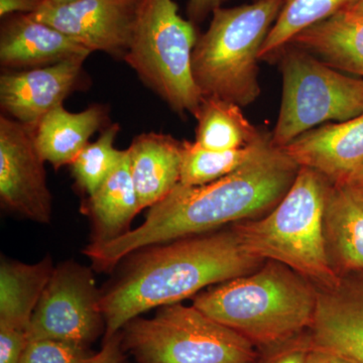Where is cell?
<instances>
[{
  "instance_id": "obj_1",
  "label": "cell",
  "mask_w": 363,
  "mask_h": 363,
  "mask_svg": "<svg viewBox=\"0 0 363 363\" xmlns=\"http://www.w3.org/2000/svg\"><path fill=\"white\" fill-rule=\"evenodd\" d=\"M298 169L297 162L272 145L218 180L199 186L179 183L149 208L142 225L109 242L89 243L83 252L97 271L111 272L143 248L255 219L278 205Z\"/></svg>"
},
{
  "instance_id": "obj_2",
  "label": "cell",
  "mask_w": 363,
  "mask_h": 363,
  "mask_svg": "<svg viewBox=\"0 0 363 363\" xmlns=\"http://www.w3.org/2000/svg\"><path fill=\"white\" fill-rule=\"evenodd\" d=\"M126 259L100 296L106 325L104 340L149 310L194 298L210 286L250 274L264 262L243 247L233 224L150 245Z\"/></svg>"
},
{
  "instance_id": "obj_3",
  "label": "cell",
  "mask_w": 363,
  "mask_h": 363,
  "mask_svg": "<svg viewBox=\"0 0 363 363\" xmlns=\"http://www.w3.org/2000/svg\"><path fill=\"white\" fill-rule=\"evenodd\" d=\"M193 306L264 350L309 330L317 289L291 267L264 260L250 274L202 291Z\"/></svg>"
},
{
  "instance_id": "obj_4",
  "label": "cell",
  "mask_w": 363,
  "mask_h": 363,
  "mask_svg": "<svg viewBox=\"0 0 363 363\" xmlns=\"http://www.w3.org/2000/svg\"><path fill=\"white\" fill-rule=\"evenodd\" d=\"M330 182L300 167L293 185L276 207L259 219L233 224L243 247L262 260H274L316 286L338 281L327 250L324 209Z\"/></svg>"
},
{
  "instance_id": "obj_5",
  "label": "cell",
  "mask_w": 363,
  "mask_h": 363,
  "mask_svg": "<svg viewBox=\"0 0 363 363\" xmlns=\"http://www.w3.org/2000/svg\"><path fill=\"white\" fill-rule=\"evenodd\" d=\"M284 1L257 0L215 9L192 57L193 75L203 97L219 98L240 107L259 98L260 50Z\"/></svg>"
},
{
  "instance_id": "obj_6",
  "label": "cell",
  "mask_w": 363,
  "mask_h": 363,
  "mask_svg": "<svg viewBox=\"0 0 363 363\" xmlns=\"http://www.w3.org/2000/svg\"><path fill=\"white\" fill-rule=\"evenodd\" d=\"M199 35L196 25L182 18L174 0H140L130 50L123 61L182 116H195L204 98L192 69Z\"/></svg>"
},
{
  "instance_id": "obj_7",
  "label": "cell",
  "mask_w": 363,
  "mask_h": 363,
  "mask_svg": "<svg viewBox=\"0 0 363 363\" xmlns=\"http://www.w3.org/2000/svg\"><path fill=\"white\" fill-rule=\"evenodd\" d=\"M121 343L136 363H259L262 352L240 333L194 306H162L130 320Z\"/></svg>"
},
{
  "instance_id": "obj_8",
  "label": "cell",
  "mask_w": 363,
  "mask_h": 363,
  "mask_svg": "<svg viewBox=\"0 0 363 363\" xmlns=\"http://www.w3.org/2000/svg\"><path fill=\"white\" fill-rule=\"evenodd\" d=\"M283 97L274 147L283 149L307 131L363 113V78L327 65L311 52L288 45L281 52Z\"/></svg>"
},
{
  "instance_id": "obj_9",
  "label": "cell",
  "mask_w": 363,
  "mask_h": 363,
  "mask_svg": "<svg viewBox=\"0 0 363 363\" xmlns=\"http://www.w3.org/2000/svg\"><path fill=\"white\" fill-rule=\"evenodd\" d=\"M90 269L68 260L55 267L26 330L28 340L52 339L90 347L105 334V319Z\"/></svg>"
},
{
  "instance_id": "obj_10",
  "label": "cell",
  "mask_w": 363,
  "mask_h": 363,
  "mask_svg": "<svg viewBox=\"0 0 363 363\" xmlns=\"http://www.w3.org/2000/svg\"><path fill=\"white\" fill-rule=\"evenodd\" d=\"M35 128L0 116V202L2 208L38 223L52 219V195Z\"/></svg>"
},
{
  "instance_id": "obj_11",
  "label": "cell",
  "mask_w": 363,
  "mask_h": 363,
  "mask_svg": "<svg viewBox=\"0 0 363 363\" xmlns=\"http://www.w3.org/2000/svg\"><path fill=\"white\" fill-rule=\"evenodd\" d=\"M140 0H75L62 6H43L32 13L91 52L124 60L130 50Z\"/></svg>"
},
{
  "instance_id": "obj_12",
  "label": "cell",
  "mask_w": 363,
  "mask_h": 363,
  "mask_svg": "<svg viewBox=\"0 0 363 363\" xmlns=\"http://www.w3.org/2000/svg\"><path fill=\"white\" fill-rule=\"evenodd\" d=\"M85 57L55 65L21 71H2L0 106L6 116L35 128L40 119L78 90L87 87Z\"/></svg>"
},
{
  "instance_id": "obj_13",
  "label": "cell",
  "mask_w": 363,
  "mask_h": 363,
  "mask_svg": "<svg viewBox=\"0 0 363 363\" xmlns=\"http://www.w3.org/2000/svg\"><path fill=\"white\" fill-rule=\"evenodd\" d=\"M316 289V312L308 330L312 347L363 363V272H346L333 286Z\"/></svg>"
},
{
  "instance_id": "obj_14",
  "label": "cell",
  "mask_w": 363,
  "mask_h": 363,
  "mask_svg": "<svg viewBox=\"0 0 363 363\" xmlns=\"http://www.w3.org/2000/svg\"><path fill=\"white\" fill-rule=\"evenodd\" d=\"M91 51L54 26L35 20L32 13H14L1 18L0 64L4 70L42 68Z\"/></svg>"
},
{
  "instance_id": "obj_15",
  "label": "cell",
  "mask_w": 363,
  "mask_h": 363,
  "mask_svg": "<svg viewBox=\"0 0 363 363\" xmlns=\"http://www.w3.org/2000/svg\"><path fill=\"white\" fill-rule=\"evenodd\" d=\"M281 150L298 166L340 183L363 162V113L313 128Z\"/></svg>"
},
{
  "instance_id": "obj_16",
  "label": "cell",
  "mask_w": 363,
  "mask_h": 363,
  "mask_svg": "<svg viewBox=\"0 0 363 363\" xmlns=\"http://www.w3.org/2000/svg\"><path fill=\"white\" fill-rule=\"evenodd\" d=\"M140 210L156 205L180 183L183 142L164 133H142L128 147Z\"/></svg>"
},
{
  "instance_id": "obj_17",
  "label": "cell",
  "mask_w": 363,
  "mask_h": 363,
  "mask_svg": "<svg viewBox=\"0 0 363 363\" xmlns=\"http://www.w3.org/2000/svg\"><path fill=\"white\" fill-rule=\"evenodd\" d=\"M108 121V108L104 105L93 104L76 113L60 105L35 126V147L42 159L58 169L71 164L91 136L111 125Z\"/></svg>"
},
{
  "instance_id": "obj_18",
  "label": "cell",
  "mask_w": 363,
  "mask_h": 363,
  "mask_svg": "<svg viewBox=\"0 0 363 363\" xmlns=\"http://www.w3.org/2000/svg\"><path fill=\"white\" fill-rule=\"evenodd\" d=\"M324 233L332 266L339 276L363 272V201L341 184H329Z\"/></svg>"
},
{
  "instance_id": "obj_19",
  "label": "cell",
  "mask_w": 363,
  "mask_h": 363,
  "mask_svg": "<svg viewBox=\"0 0 363 363\" xmlns=\"http://www.w3.org/2000/svg\"><path fill=\"white\" fill-rule=\"evenodd\" d=\"M83 210L92 222L90 243L109 242L131 230L130 224L140 213V202L130 172V152L116 171L88 196Z\"/></svg>"
},
{
  "instance_id": "obj_20",
  "label": "cell",
  "mask_w": 363,
  "mask_h": 363,
  "mask_svg": "<svg viewBox=\"0 0 363 363\" xmlns=\"http://www.w3.org/2000/svg\"><path fill=\"white\" fill-rule=\"evenodd\" d=\"M289 45L311 52L339 71L363 78V16L340 11L298 33Z\"/></svg>"
},
{
  "instance_id": "obj_21",
  "label": "cell",
  "mask_w": 363,
  "mask_h": 363,
  "mask_svg": "<svg viewBox=\"0 0 363 363\" xmlns=\"http://www.w3.org/2000/svg\"><path fill=\"white\" fill-rule=\"evenodd\" d=\"M55 267L47 257L35 264L6 259L0 262V327L28 330Z\"/></svg>"
},
{
  "instance_id": "obj_22",
  "label": "cell",
  "mask_w": 363,
  "mask_h": 363,
  "mask_svg": "<svg viewBox=\"0 0 363 363\" xmlns=\"http://www.w3.org/2000/svg\"><path fill=\"white\" fill-rule=\"evenodd\" d=\"M194 117L197 119L195 143L203 149H242L259 142L267 133L252 125L238 104L219 98H203Z\"/></svg>"
},
{
  "instance_id": "obj_23",
  "label": "cell",
  "mask_w": 363,
  "mask_h": 363,
  "mask_svg": "<svg viewBox=\"0 0 363 363\" xmlns=\"http://www.w3.org/2000/svg\"><path fill=\"white\" fill-rule=\"evenodd\" d=\"M272 147L269 133L253 145L230 150L203 149L195 142L184 140L180 184L199 186L218 180L238 171Z\"/></svg>"
},
{
  "instance_id": "obj_24",
  "label": "cell",
  "mask_w": 363,
  "mask_h": 363,
  "mask_svg": "<svg viewBox=\"0 0 363 363\" xmlns=\"http://www.w3.org/2000/svg\"><path fill=\"white\" fill-rule=\"evenodd\" d=\"M355 0H285L259 52V60L278 58L298 33L328 20Z\"/></svg>"
},
{
  "instance_id": "obj_25",
  "label": "cell",
  "mask_w": 363,
  "mask_h": 363,
  "mask_svg": "<svg viewBox=\"0 0 363 363\" xmlns=\"http://www.w3.org/2000/svg\"><path fill=\"white\" fill-rule=\"evenodd\" d=\"M119 130L118 123L107 126L97 140L88 143L70 164L76 186L86 195L94 194L128 154V149L114 147Z\"/></svg>"
},
{
  "instance_id": "obj_26",
  "label": "cell",
  "mask_w": 363,
  "mask_h": 363,
  "mask_svg": "<svg viewBox=\"0 0 363 363\" xmlns=\"http://www.w3.org/2000/svg\"><path fill=\"white\" fill-rule=\"evenodd\" d=\"M94 354L79 344L35 339L28 340L20 363H87Z\"/></svg>"
},
{
  "instance_id": "obj_27",
  "label": "cell",
  "mask_w": 363,
  "mask_h": 363,
  "mask_svg": "<svg viewBox=\"0 0 363 363\" xmlns=\"http://www.w3.org/2000/svg\"><path fill=\"white\" fill-rule=\"evenodd\" d=\"M310 350L311 341L307 331L286 342L264 350L267 353L262 354L259 363H306Z\"/></svg>"
},
{
  "instance_id": "obj_28",
  "label": "cell",
  "mask_w": 363,
  "mask_h": 363,
  "mask_svg": "<svg viewBox=\"0 0 363 363\" xmlns=\"http://www.w3.org/2000/svg\"><path fill=\"white\" fill-rule=\"evenodd\" d=\"M26 343V332L0 327V363H20Z\"/></svg>"
},
{
  "instance_id": "obj_29",
  "label": "cell",
  "mask_w": 363,
  "mask_h": 363,
  "mask_svg": "<svg viewBox=\"0 0 363 363\" xmlns=\"http://www.w3.org/2000/svg\"><path fill=\"white\" fill-rule=\"evenodd\" d=\"M87 363H126L125 351L121 343V333L104 340V346L99 352L95 353Z\"/></svg>"
},
{
  "instance_id": "obj_30",
  "label": "cell",
  "mask_w": 363,
  "mask_h": 363,
  "mask_svg": "<svg viewBox=\"0 0 363 363\" xmlns=\"http://www.w3.org/2000/svg\"><path fill=\"white\" fill-rule=\"evenodd\" d=\"M229 0H189L187 4L188 20L194 25H200L206 20L215 9L223 6Z\"/></svg>"
},
{
  "instance_id": "obj_31",
  "label": "cell",
  "mask_w": 363,
  "mask_h": 363,
  "mask_svg": "<svg viewBox=\"0 0 363 363\" xmlns=\"http://www.w3.org/2000/svg\"><path fill=\"white\" fill-rule=\"evenodd\" d=\"M45 0H0V18L14 13H33Z\"/></svg>"
},
{
  "instance_id": "obj_32",
  "label": "cell",
  "mask_w": 363,
  "mask_h": 363,
  "mask_svg": "<svg viewBox=\"0 0 363 363\" xmlns=\"http://www.w3.org/2000/svg\"><path fill=\"white\" fill-rule=\"evenodd\" d=\"M306 363H353L331 351L312 347L307 355Z\"/></svg>"
},
{
  "instance_id": "obj_33",
  "label": "cell",
  "mask_w": 363,
  "mask_h": 363,
  "mask_svg": "<svg viewBox=\"0 0 363 363\" xmlns=\"http://www.w3.org/2000/svg\"><path fill=\"white\" fill-rule=\"evenodd\" d=\"M337 184H341V185L350 189L353 194L357 195L363 201V162L352 173L346 177L342 182Z\"/></svg>"
},
{
  "instance_id": "obj_34",
  "label": "cell",
  "mask_w": 363,
  "mask_h": 363,
  "mask_svg": "<svg viewBox=\"0 0 363 363\" xmlns=\"http://www.w3.org/2000/svg\"><path fill=\"white\" fill-rule=\"evenodd\" d=\"M343 11L355 16H363V0H355L350 6Z\"/></svg>"
},
{
  "instance_id": "obj_35",
  "label": "cell",
  "mask_w": 363,
  "mask_h": 363,
  "mask_svg": "<svg viewBox=\"0 0 363 363\" xmlns=\"http://www.w3.org/2000/svg\"><path fill=\"white\" fill-rule=\"evenodd\" d=\"M72 1H75V0H45L44 4L45 6H62V4H69Z\"/></svg>"
},
{
  "instance_id": "obj_36",
  "label": "cell",
  "mask_w": 363,
  "mask_h": 363,
  "mask_svg": "<svg viewBox=\"0 0 363 363\" xmlns=\"http://www.w3.org/2000/svg\"><path fill=\"white\" fill-rule=\"evenodd\" d=\"M253 1H257V0H253Z\"/></svg>"
}]
</instances>
